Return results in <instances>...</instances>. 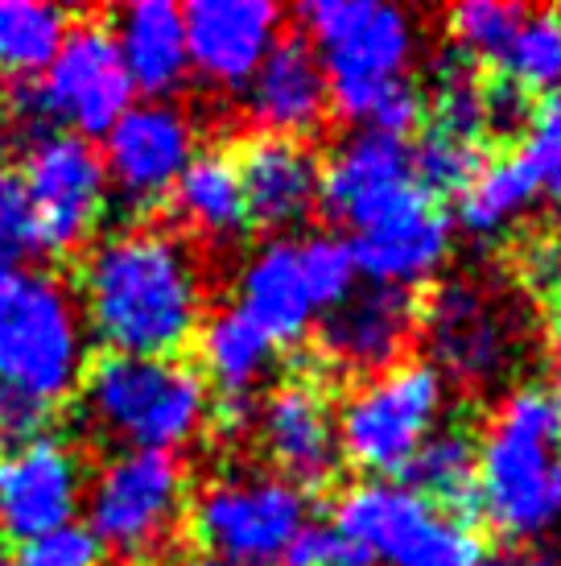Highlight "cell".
Here are the masks:
<instances>
[{
	"mask_svg": "<svg viewBox=\"0 0 561 566\" xmlns=\"http://www.w3.org/2000/svg\"><path fill=\"white\" fill-rule=\"evenodd\" d=\"M532 112V95L520 92L508 75L484 83V137H516L525 133Z\"/></svg>",
	"mask_w": 561,
	"mask_h": 566,
	"instance_id": "74e56055",
	"label": "cell"
},
{
	"mask_svg": "<svg viewBox=\"0 0 561 566\" xmlns=\"http://www.w3.org/2000/svg\"><path fill=\"white\" fill-rule=\"evenodd\" d=\"M199 154L194 120L173 99H140L104 133V174L128 207L166 199Z\"/></svg>",
	"mask_w": 561,
	"mask_h": 566,
	"instance_id": "4fadbf2b",
	"label": "cell"
},
{
	"mask_svg": "<svg viewBox=\"0 0 561 566\" xmlns=\"http://www.w3.org/2000/svg\"><path fill=\"white\" fill-rule=\"evenodd\" d=\"M339 534L359 542L375 566H479L484 542L467 521L446 517L401 480H363L335 501Z\"/></svg>",
	"mask_w": 561,
	"mask_h": 566,
	"instance_id": "52a82bcc",
	"label": "cell"
},
{
	"mask_svg": "<svg viewBox=\"0 0 561 566\" xmlns=\"http://www.w3.org/2000/svg\"><path fill=\"white\" fill-rule=\"evenodd\" d=\"M182 25L190 71L215 87H244L280 42V9L273 0H190Z\"/></svg>",
	"mask_w": 561,
	"mask_h": 566,
	"instance_id": "2e32d148",
	"label": "cell"
},
{
	"mask_svg": "<svg viewBox=\"0 0 561 566\" xmlns=\"http://www.w3.org/2000/svg\"><path fill=\"white\" fill-rule=\"evenodd\" d=\"M17 178L42 249L75 252L92 240L108 207V174L95 142L75 133H42L25 149V170Z\"/></svg>",
	"mask_w": 561,
	"mask_h": 566,
	"instance_id": "8fae6325",
	"label": "cell"
},
{
	"mask_svg": "<svg viewBox=\"0 0 561 566\" xmlns=\"http://www.w3.org/2000/svg\"><path fill=\"white\" fill-rule=\"evenodd\" d=\"M170 566H227V563H219L211 554H187V558H178V563H170Z\"/></svg>",
	"mask_w": 561,
	"mask_h": 566,
	"instance_id": "ee69618b",
	"label": "cell"
},
{
	"mask_svg": "<svg viewBox=\"0 0 561 566\" xmlns=\"http://www.w3.org/2000/svg\"><path fill=\"white\" fill-rule=\"evenodd\" d=\"M434 368L463 385H487L512 368L520 352V315L487 285L454 277L430 294L421 311Z\"/></svg>",
	"mask_w": 561,
	"mask_h": 566,
	"instance_id": "7c38bea8",
	"label": "cell"
},
{
	"mask_svg": "<svg viewBox=\"0 0 561 566\" xmlns=\"http://www.w3.org/2000/svg\"><path fill=\"white\" fill-rule=\"evenodd\" d=\"M0 566H4V554H0Z\"/></svg>",
	"mask_w": 561,
	"mask_h": 566,
	"instance_id": "bcb514c9",
	"label": "cell"
},
{
	"mask_svg": "<svg viewBox=\"0 0 561 566\" xmlns=\"http://www.w3.org/2000/svg\"><path fill=\"white\" fill-rule=\"evenodd\" d=\"M87 530L104 554L149 558L173 537L187 509V468L166 451H120L83 492Z\"/></svg>",
	"mask_w": 561,
	"mask_h": 566,
	"instance_id": "ba28073f",
	"label": "cell"
},
{
	"mask_svg": "<svg viewBox=\"0 0 561 566\" xmlns=\"http://www.w3.org/2000/svg\"><path fill=\"white\" fill-rule=\"evenodd\" d=\"M479 566H558L549 554H532V558H525V554H499V558H484Z\"/></svg>",
	"mask_w": 561,
	"mask_h": 566,
	"instance_id": "60d3db41",
	"label": "cell"
},
{
	"mask_svg": "<svg viewBox=\"0 0 561 566\" xmlns=\"http://www.w3.org/2000/svg\"><path fill=\"white\" fill-rule=\"evenodd\" d=\"M479 166H484L479 145L458 142V137H451V133H442L434 125L425 128L421 142L409 149L413 187L425 190L430 199H437V195H463L470 178L479 174Z\"/></svg>",
	"mask_w": 561,
	"mask_h": 566,
	"instance_id": "f546056e",
	"label": "cell"
},
{
	"mask_svg": "<svg viewBox=\"0 0 561 566\" xmlns=\"http://www.w3.org/2000/svg\"><path fill=\"white\" fill-rule=\"evenodd\" d=\"M83 418L99 439L125 451L173 455L203 430L211 413L203 373L157 356H99L83 373Z\"/></svg>",
	"mask_w": 561,
	"mask_h": 566,
	"instance_id": "3957f363",
	"label": "cell"
},
{
	"mask_svg": "<svg viewBox=\"0 0 561 566\" xmlns=\"http://www.w3.org/2000/svg\"><path fill=\"white\" fill-rule=\"evenodd\" d=\"M546 394H549V401H553V406H558V413H561V368H558V377L546 385Z\"/></svg>",
	"mask_w": 561,
	"mask_h": 566,
	"instance_id": "f6af8a7d",
	"label": "cell"
},
{
	"mask_svg": "<svg viewBox=\"0 0 561 566\" xmlns=\"http://www.w3.org/2000/svg\"><path fill=\"white\" fill-rule=\"evenodd\" d=\"M525 21L520 4H504V0H463L446 13V30L451 42L458 46L463 59H487V63H504V54L512 46L516 30Z\"/></svg>",
	"mask_w": 561,
	"mask_h": 566,
	"instance_id": "4dcf8cb0",
	"label": "cell"
},
{
	"mask_svg": "<svg viewBox=\"0 0 561 566\" xmlns=\"http://www.w3.org/2000/svg\"><path fill=\"white\" fill-rule=\"evenodd\" d=\"M549 347H553V356H561V294L553 298V306H549Z\"/></svg>",
	"mask_w": 561,
	"mask_h": 566,
	"instance_id": "7bdbcfd3",
	"label": "cell"
},
{
	"mask_svg": "<svg viewBox=\"0 0 561 566\" xmlns=\"http://www.w3.org/2000/svg\"><path fill=\"white\" fill-rule=\"evenodd\" d=\"M120 63H125L133 92H145L154 99L173 95L190 75L187 59V25L182 9L173 0H137L116 13L112 25Z\"/></svg>",
	"mask_w": 561,
	"mask_h": 566,
	"instance_id": "7402d4cb",
	"label": "cell"
},
{
	"mask_svg": "<svg viewBox=\"0 0 561 566\" xmlns=\"http://www.w3.org/2000/svg\"><path fill=\"white\" fill-rule=\"evenodd\" d=\"M446 409V377L430 360H401L389 373H375L351 389L335 430L339 455L359 472L392 475L401 472L413 451L430 439Z\"/></svg>",
	"mask_w": 561,
	"mask_h": 566,
	"instance_id": "8992f818",
	"label": "cell"
},
{
	"mask_svg": "<svg viewBox=\"0 0 561 566\" xmlns=\"http://www.w3.org/2000/svg\"><path fill=\"white\" fill-rule=\"evenodd\" d=\"M558 154H561V95H546L529 112L520 158L529 161L537 174H546L558 161Z\"/></svg>",
	"mask_w": 561,
	"mask_h": 566,
	"instance_id": "f35d334b",
	"label": "cell"
},
{
	"mask_svg": "<svg viewBox=\"0 0 561 566\" xmlns=\"http://www.w3.org/2000/svg\"><path fill=\"white\" fill-rule=\"evenodd\" d=\"M421 120H425V99H421L417 83L396 80L389 92L372 104V112H368V125H363V128H372V133H384V137L405 142L409 133H417Z\"/></svg>",
	"mask_w": 561,
	"mask_h": 566,
	"instance_id": "8d00e7d4",
	"label": "cell"
},
{
	"mask_svg": "<svg viewBox=\"0 0 561 566\" xmlns=\"http://www.w3.org/2000/svg\"><path fill=\"white\" fill-rule=\"evenodd\" d=\"M541 187L549 190V203L558 207V216H561V154H558V161H553V166L541 174Z\"/></svg>",
	"mask_w": 561,
	"mask_h": 566,
	"instance_id": "b9f144b4",
	"label": "cell"
},
{
	"mask_svg": "<svg viewBox=\"0 0 561 566\" xmlns=\"http://www.w3.org/2000/svg\"><path fill=\"white\" fill-rule=\"evenodd\" d=\"M71 17L46 0H0V80L33 83L59 54Z\"/></svg>",
	"mask_w": 561,
	"mask_h": 566,
	"instance_id": "83f0119b",
	"label": "cell"
},
{
	"mask_svg": "<svg viewBox=\"0 0 561 566\" xmlns=\"http://www.w3.org/2000/svg\"><path fill=\"white\" fill-rule=\"evenodd\" d=\"M240 187L248 223L265 232H289L297 223L310 220L318 207V170L322 161L314 158L306 142L289 137H252L244 154L235 158Z\"/></svg>",
	"mask_w": 561,
	"mask_h": 566,
	"instance_id": "44dd1931",
	"label": "cell"
},
{
	"mask_svg": "<svg viewBox=\"0 0 561 566\" xmlns=\"http://www.w3.org/2000/svg\"><path fill=\"white\" fill-rule=\"evenodd\" d=\"M280 566H375L372 554L359 542L339 534L335 525H306L301 534L289 542V551L280 558Z\"/></svg>",
	"mask_w": 561,
	"mask_h": 566,
	"instance_id": "d590c367",
	"label": "cell"
},
{
	"mask_svg": "<svg viewBox=\"0 0 561 566\" xmlns=\"http://www.w3.org/2000/svg\"><path fill=\"white\" fill-rule=\"evenodd\" d=\"M508 80L529 95H561V9L525 13L504 54Z\"/></svg>",
	"mask_w": 561,
	"mask_h": 566,
	"instance_id": "f1b7e54d",
	"label": "cell"
},
{
	"mask_svg": "<svg viewBox=\"0 0 561 566\" xmlns=\"http://www.w3.org/2000/svg\"><path fill=\"white\" fill-rule=\"evenodd\" d=\"M401 484L413 488L421 501L442 509L446 517L467 521L479 513V459L475 439L458 426H437L430 439L421 442L413 459L401 468Z\"/></svg>",
	"mask_w": 561,
	"mask_h": 566,
	"instance_id": "cb8c5ba5",
	"label": "cell"
},
{
	"mask_svg": "<svg viewBox=\"0 0 561 566\" xmlns=\"http://www.w3.org/2000/svg\"><path fill=\"white\" fill-rule=\"evenodd\" d=\"M434 128L484 145V83L463 54H446L434 71Z\"/></svg>",
	"mask_w": 561,
	"mask_h": 566,
	"instance_id": "1f68e13d",
	"label": "cell"
},
{
	"mask_svg": "<svg viewBox=\"0 0 561 566\" xmlns=\"http://www.w3.org/2000/svg\"><path fill=\"white\" fill-rule=\"evenodd\" d=\"M78 311L116 356L173 360L203 327V273L182 237L133 223L87 249Z\"/></svg>",
	"mask_w": 561,
	"mask_h": 566,
	"instance_id": "6da1fadb",
	"label": "cell"
},
{
	"mask_svg": "<svg viewBox=\"0 0 561 566\" xmlns=\"http://www.w3.org/2000/svg\"><path fill=\"white\" fill-rule=\"evenodd\" d=\"M520 269H525V282L537 285V290H558L561 285V240H537L525 249L520 256Z\"/></svg>",
	"mask_w": 561,
	"mask_h": 566,
	"instance_id": "ab89813d",
	"label": "cell"
},
{
	"mask_svg": "<svg viewBox=\"0 0 561 566\" xmlns=\"http://www.w3.org/2000/svg\"><path fill=\"white\" fill-rule=\"evenodd\" d=\"M297 265H301V282L310 294L314 311L327 315L339 302L356 294L359 269L351 256V244L339 237H306L297 240Z\"/></svg>",
	"mask_w": 561,
	"mask_h": 566,
	"instance_id": "d6a6232c",
	"label": "cell"
},
{
	"mask_svg": "<svg viewBox=\"0 0 561 566\" xmlns=\"http://www.w3.org/2000/svg\"><path fill=\"white\" fill-rule=\"evenodd\" d=\"M244 108L252 125L261 128V137H289V142H301L327 120V75L301 33L280 38L265 54V63L252 71V80L244 83Z\"/></svg>",
	"mask_w": 561,
	"mask_h": 566,
	"instance_id": "d6986e66",
	"label": "cell"
},
{
	"mask_svg": "<svg viewBox=\"0 0 561 566\" xmlns=\"http://www.w3.org/2000/svg\"><path fill=\"white\" fill-rule=\"evenodd\" d=\"M261 447L273 459L280 480L297 484L301 492L310 484H327L339 472V430L327 397L314 385H280L256 409Z\"/></svg>",
	"mask_w": 561,
	"mask_h": 566,
	"instance_id": "ac0fdd59",
	"label": "cell"
},
{
	"mask_svg": "<svg viewBox=\"0 0 561 566\" xmlns=\"http://www.w3.org/2000/svg\"><path fill=\"white\" fill-rule=\"evenodd\" d=\"M83 463L63 439L38 434L13 442L0 451V534L21 546L46 530L71 525L83 509Z\"/></svg>",
	"mask_w": 561,
	"mask_h": 566,
	"instance_id": "9a60e30c",
	"label": "cell"
},
{
	"mask_svg": "<svg viewBox=\"0 0 561 566\" xmlns=\"http://www.w3.org/2000/svg\"><path fill=\"white\" fill-rule=\"evenodd\" d=\"M87 373V323L75 290L46 269L0 282V394L54 409Z\"/></svg>",
	"mask_w": 561,
	"mask_h": 566,
	"instance_id": "277c9868",
	"label": "cell"
},
{
	"mask_svg": "<svg viewBox=\"0 0 561 566\" xmlns=\"http://www.w3.org/2000/svg\"><path fill=\"white\" fill-rule=\"evenodd\" d=\"M479 459V513L512 542L549 534L561 521V413L541 385L499 401Z\"/></svg>",
	"mask_w": 561,
	"mask_h": 566,
	"instance_id": "7a4b0ae2",
	"label": "cell"
},
{
	"mask_svg": "<svg viewBox=\"0 0 561 566\" xmlns=\"http://www.w3.org/2000/svg\"><path fill=\"white\" fill-rule=\"evenodd\" d=\"M38 249L42 244H38V228H33L21 178L0 161V282L17 277Z\"/></svg>",
	"mask_w": 561,
	"mask_h": 566,
	"instance_id": "836d02e7",
	"label": "cell"
},
{
	"mask_svg": "<svg viewBox=\"0 0 561 566\" xmlns=\"http://www.w3.org/2000/svg\"><path fill=\"white\" fill-rule=\"evenodd\" d=\"M541 199V174L520 154L484 161L458 195V228L470 240H496Z\"/></svg>",
	"mask_w": 561,
	"mask_h": 566,
	"instance_id": "4316f807",
	"label": "cell"
},
{
	"mask_svg": "<svg viewBox=\"0 0 561 566\" xmlns=\"http://www.w3.org/2000/svg\"><path fill=\"white\" fill-rule=\"evenodd\" d=\"M173 207L190 232L211 240H235L248 223V207H244V187H240V170L235 158L223 149H203L194 154L182 178L173 182Z\"/></svg>",
	"mask_w": 561,
	"mask_h": 566,
	"instance_id": "d4e9b609",
	"label": "cell"
},
{
	"mask_svg": "<svg viewBox=\"0 0 561 566\" xmlns=\"http://www.w3.org/2000/svg\"><path fill=\"white\" fill-rule=\"evenodd\" d=\"M33 99L42 112V125H63V133H75L83 142L104 137L137 104L112 25L104 21L71 25L42 83L33 87Z\"/></svg>",
	"mask_w": 561,
	"mask_h": 566,
	"instance_id": "30bf717a",
	"label": "cell"
},
{
	"mask_svg": "<svg viewBox=\"0 0 561 566\" xmlns=\"http://www.w3.org/2000/svg\"><path fill=\"white\" fill-rule=\"evenodd\" d=\"M199 356H203V373L219 385V394L252 397V389L277 364V344L240 306H227L199 327Z\"/></svg>",
	"mask_w": 561,
	"mask_h": 566,
	"instance_id": "484cf974",
	"label": "cell"
},
{
	"mask_svg": "<svg viewBox=\"0 0 561 566\" xmlns=\"http://www.w3.org/2000/svg\"><path fill=\"white\" fill-rule=\"evenodd\" d=\"M13 566H104V546L83 521H71L21 542Z\"/></svg>",
	"mask_w": 561,
	"mask_h": 566,
	"instance_id": "e575fe53",
	"label": "cell"
},
{
	"mask_svg": "<svg viewBox=\"0 0 561 566\" xmlns=\"http://www.w3.org/2000/svg\"><path fill=\"white\" fill-rule=\"evenodd\" d=\"M413 187L409 145L372 128H356L351 137L330 149L327 166L318 170V203L330 220L359 228L384 203Z\"/></svg>",
	"mask_w": 561,
	"mask_h": 566,
	"instance_id": "ffe728a7",
	"label": "cell"
},
{
	"mask_svg": "<svg viewBox=\"0 0 561 566\" xmlns=\"http://www.w3.org/2000/svg\"><path fill=\"white\" fill-rule=\"evenodd\" d=\"M454 249L451 216L417 187H405L372 220H363L351 240L356 269L372 285L409 290L434 282Z\"/></svg>",
	"mask_w": 561,
	"mask_h": 566,
	"instance_id": "5bb4252c",
	"label": "cell"
},
{
	"mask_svg": "<svg viewBox=\"0 0 561 566\" xmlns=\"http://www.w3.org/2000/svg\"><path fill=\"white\" fill-rule=\"evenodd\" d=\"M240 311L265 331L273 344H297L314 327V302L301 282L297 240L273 237L240 269Z\"/></svg>",
	"mask_w": 561,
	"mask_h": 566,
	"instance_id": "603a6c76",
	"label": "cell"
},
{
	"mask_svg": "<svg viewBox=\"0 0 561 566\" xmlns=\"http://www.w3.org/2000/svg\"><path fill=\"white\" fill-rule=\"evenodd\" d=\"M190 521L219 563L280 566L289 542L310 525V501L277 472H227L203 484Z\"/></svg>",
	"mask_w": 561,
	"mask_h": 566,
	"instance_id": "9c48e42d",
	"label": "cell"
},
{
	"mask_svg": "<svg viewBox=\"0 0 561 566\" xmlns=\"http://www.w3.org/2000/svg\"><path fill=\"white\" fill-rule=\"evenodd\" d=\"M413 335H417V306L409 290L368 285L322 315L318 347L335 368L375 377L405 360Z\"/></svg>",
	"mask_w": 561,
	"mask_h": 566,
	"instance_id": "e0dca14e",
	"label": "cell"
},
{
	"mask_svg": "<svg viewBox=\"0 0 561 566\" xmlns=\"http://www.w3.org/2000/svg\"><path fill=\"white\" fill-rule=\"evenodd\" d=\"M297 21L322 63L330 108L347 125L363 128L375 99L396 80H409L417 25L405 9L380 0H310Z\"/></svg>",
	"mask_w": 561,
	"mask_h": 566,
	"instance_id": "5b68a950",
	"label": "cell"
}]
</instances>
